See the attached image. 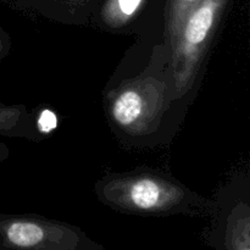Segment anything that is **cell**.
<instances>
[{
    "instance_id": "1",
    "label": "cell",
    "mask_w": 250,
    "mask_h": 250,
    "mask_svg": "<svg viewBox=\"0 0 250 250\" xmlns=\"http://www.w3.org/2000/svg\"><path fill=\"white\" fill-rule=\"evenodd\" d=\"M170 48L154 50L149 65L105 93L104 107L112 132L132 146L153 144L160 136L166 116L178 104L170 72Z\"/></svg>"
},
{
    "instance_id": "2",
    "label": "cell",
    "mask_w": 250,
    "mask_h": 250,
    "mask_svg": "<svg viewBox=\"0 0 250 250\" xmlns=\"http://www.w3.org/2000/svg\"><path fill=\"white\" fill-rule=\"evenodd\" d=\"M94 192L105 207L134 216L209 217L216 208L170 173L146 166L107 173L95 182Z\"/></svg>"
},
{
    "instance_id": "3",
    "label": "cell",
    "mask_w": 250,
    "mask_h": 250,
    "mask_svg": "<svg viewBox=\"0 0 250 250\" xmlns=\"http://www.w3.org/2000/svg\"><path fill=\"white\" fill-rule=\"evenodd\" d=\"M229 0H202L186 17L170 48V72L178 103L193 89Z\"/></svg>"
},
{
    "instance_id": "4",
    "label": "cell",
    "mask_w": 250,
    "mask_h": 250,
    "mask_svg": "<svg viewBox=\"0 0 250 250\" xmlns=\"http://www.w3.org/2000/svg\"><path fill=\"white\" fill-rule=\"evenodd\" d=\"M0 250H105L83 229L36 214H0Z\"/></svg>"
},
{
    "instance_id": "5",
    "label": "cell",
    "mask_w": 250,
    "mask_h": 250,
    "mask_svg": "<svg viewBox=\"0 0 250 250\" xmlns=\"http://www.w3.org/2000/svg\"><path fill=\"white\" fill-rule=\"evenodd\" d=\"M211 225L203 239L215 250H250V208L248 202H234L227 208L217 205L210 215Z\"/></svg>"
},
{
    "instance_id": "6",
    "label": "cell",
    "mask_w": 250,
    "mask_h": 250,
    "mask_svg": "<svg viewBox=\"0 0 250 250\" xmlns=\"http://www.w3.org/2000/svg\"><path fill=\"white\" fill-rule=\"evenodd\" d=\"M0 136L42 141L37 127V111L23 104L0 103Z\"/></svg>"
},
{
    "instance_id": "7",
    "label": "cell",
    "mask_w": 250,
    "mask_h": 250,
    "mask_svg": "<svg viewBox=\"0 0 250 250\" xmlns=\"http://www.w3.org/2000/svg\"><path fill=\"white\" fill-rule=\"evenodd\" d=\"M146 0H105L99 11L98 24L103 29L125 33V29L133 26Z\"/></svg>"
},
{
    "instance_id": "8",
    "label": "cell",
    "mask_w": 250,
    "mask_h": 250,
    "mask_svg": "<svg viewBox=\"0 0 250 250\" xmlns=\"http://www.w3.org/2000/svg\"><path fill=\"white\" fill-rule=\"evenodd\" d=\"M44 16L67 24H84L94 0H29Z\"/></svg>"
},
{
    "instance_id": "9",
    "label": "cell",
    "mask_w": 250,
    "mask_h": 250,
    "mask_svg": "<svg viewBox=\"0 0 250 250\" xmlns=\"http://www.w3.org/2000/svg\"><path fill=\"white\" fill-rule=\"evenodd\" d=\"M202 0H167L165 9L164 43L171 48L178 36L186 17Z\"/></svg>"
},
{
    "instance_id": "10",
    "label": "cell",
    "mask_w": 250,
    "mask_h": 250,
    "mask_svg": "<svg viewBox=\"0 0 250 250\" xmlns=\"http://www.w3.org/2000/svg\"><path fill=\"white\" fill-rule=\"evenodd\" d=\"M10 49H11V39L9 34L0 27V62L9 55Z\"/></svg>"
},
{
    "instance_id": "11",
    "label": "cell",
    "mask_w": 250,
    "mask_h": 250,
    "mask_svg": "<svg viewBox=\"0 0 250 250\" xmlns=\"http://www.w3.org/2000/svg\"><path fill=\"white\" fill-rule=\"evenodd\" d=\"M10 155V150L2 142H0V164L4 163Z\"/></svg>"
}]
</instances>
